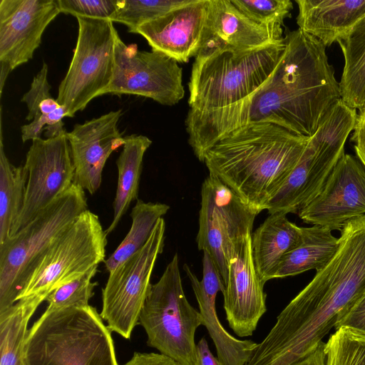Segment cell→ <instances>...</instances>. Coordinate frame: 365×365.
<instances>
[{
    "instance_id": "6da1fadb",
    "label": "cell",
    "mask_w": 365,
    "mask_h": 365,
    "mask_svg": "<svg viewBox=\"0 0 365 365\" xmlns=\"http://www.w3.org/2000/svg\"><path fill=\"white\" fill-rule=\"evenodd\" d=\"M284 49L269 77L250 100L205 113L197 122L202 144L211 148L233 131L267 122L311 137L341 98L326 46L301 29L284 37Z\"/></svg>"
},
{
    "instance_id": "7a4b0ae2",
    "label": "cell",
    "mask_w": 365,
    "mask_h": 365,
    "mask_svg": "<svg viewBox=\"0 0 365 365\" xmlns=\"http://www.w3.org/2000/svg\"><path fill=\"white\" fill-rule=\"evenodd\" d=\"M309 139L272 123H250L217 142L203 163L209 174L259 213L299 162Z\"/></svg>"
},
{
    "instance_id": "3957f363",
    "label": "cell",
    "mask_w": 365,
    "mask_h": 365,
    "mask_svg": "<svg viewBox=\"0 0 365 365\" xmlns=\"http://www.w3.org/2000/svg\"><path fill=\"white\" fill-rule=\"evenodd\" d=\"M110 331L89 304L47 308L27 331L24 365H118Z\"/></svg>"
},
{
    "instance_id": "277c9868",
    "label": "cell",
    "mask_w": 365,
    "mask_h": 365,
    "mask_svg": "<svg viewBox=\"0 0 365 365\" xmlns=\"http://www.w3.org/2000/svg\"><path fill=\"white\" fill-rule=\"evenodd\" d=\"M284 46V41L246 52L197 55L188 83L189 111L212 112L250 100L274 71Z\"/></svg>"
},
{
    "instance_id": "5b68a950",
    "label": "cell",
    "mask_w": 365,
    "mask_h": 365,
    "mask_svg": "<svg viewBox=\"0 0 365 365\" xmlns=\"http://www.w3.org/2000/svg\"><path fill=\"white\" fill-rule=\"evenodd\" d=\"M87 208L85 190L73 183L26 226L0 244V314L17 302L46 249Z\"/></svg>"
},
{
    "instance_id": "8992f818",
    "label": "cell",
    "mask_w": 365,
    "mask_h": 365,
    "mask_svg": "<svg viewBox=\"0 0 365 365\" xmlns=\"http://www.w3.org/2000/svg\"><path fill=\"white\" fill-rule=\"evenodd\" d=\"M107 235L86 210L69 224L36 262L19 300L45 301L61 285L105 262Z\"/></svg>"
},
{
    "instance_id": "52a82bcc",
    "label": "cell",
    "mask_w": 365,
    "mask_h": 365,
    "mask_svg": "<svg viewBox=\"0 0 365 365\" xmlns=\"http://www.w3.org/2000/svg\"><path fill=\"white\" fill-rule=\"evenodd\" d=\"M139 323L148 346L182 365H197L195 334L202 317L187 301L175 254L160 279L151 284Z\"/></svg>"
},
{
    "instance_id": "ba28073f",
    "label": "cell",
    "mask_w": 365,
    "mask_h": 365,
    "mask_svg": "<svg viewBox=\"0 0 365 365\" xmlns=\"http://www.w3.org/2000/svg\"><path fill=\"white\" fill-rule=\"evenodd\" d=\"M78 37L73 57L58 86V102L68 117L83 110L104 95L113 73L115 43L118 33L108 19L76 17Z\"/></svg>"
},
{
    "instance_id": "9c48e42d",
    "label": "cell",
    "mask_w": 365,
    "mask_h": 365,
    "mask_svg": "<svg viewBox=\"0 0 365 365\" xmlns=\"http://www.w3.org/2000/svg\"><path fill=\"white\" fill-rule=\"evenodd\" d=\"M165 232V222L162 217L145 245L109 272L102 290L100 315L110 331L125 339H130L139 321L155 264L163 251Z\"/></svg>"
},
{
    "instance_id": "30bf717a",
    "label": "cell",
    "mask_w": 365,
    "mask_h": 365,
    "mask_svg": "<svg viewBox=\"0 0 365 365\" xmlns=\"http://www.w3.org/2000/svg\"><path fill=\"white\" fill-rule=\"evenodd\" d=\"M258 214L217 177L209 174L205 179L196 242L198 250L211 257L224 284L230 253L237 241L252 234Z\"/></svg>"
},
{
    "instance_id": "8fae6325",
    "label": "cell",
    "mask_w": 365,
    "mask_h": 365,
    "mask_svg": "<svg viewBox=\"0 0 365 365\" xmlns=\"http://www.w3.org/2000/svg\"><path fill=\"white\" fill-rule=\"evenodd\" d=\"M132 94L174 106L185 95L182 70L174 58L158 51H140L125 43L118 35L115 43L114 68L105 94Z\"/></svg>"
},
{
    "instance_id": "7c38bea8",
    "label": "cell",
    "mask_w": 365,
    "mask_h": 365,
    "mask_svg": "<svg viewBox=\"0 0 365 365\" xmlns=\"http://www.w3.org/2000/svg\"><path fill=\"white\" fill-rule=\"evenodd\" d=\"M66 132L32 140L24 165L28 174L24 205L11 237L73 185L75 168Z\"/></svg>"
},
{
    "instance_id": "4fadbf2b",
    "label": "cell",
    "mask_w": 365,
    "mask_h": 365,
    "mask_svg": "<svg viewBox=\"0 0 365 365\" xmlns=\"http://www.w3.org/2000/svg\"><path fill=\"white\" fill-rule=\"evenodd\" d=\"M61 13L57 0L0 1V86L11 71L27 63L50 23Z\"/></svg>"
},
{
    "instance_id": "5bb4252c",
    "label": "cell",
    "mask_w": 365,
    "mask_h": 365,
    "mask_svg": "<svg viewBox=\"0 0 365 365\" xmlns=\"http://www.w3.org/2000/svg\"><path fill=\"white\" fill-rule=\"evenodd\" d=\"M297 215L305 223L340 232L365 215V168L358 158L344 154L318 195Z\"/></svg>"
},
{
    "instance_id": "9a60e30c",
    "label": "cell",
    "mask_w": 365,
    "mask_h": 365,
    "mask_svg": "<svg viewBox=\"0 0 365 365\" xmlns=\"http://www.w3.org/2000/svg\"><path fill=\"white\" fill-rule=\"evenodd\" d=\"M251 235L237 241L230 253L222 294L229 326L240 337L252 336L267 312L264 284L254 264Z\"/></svg>"
},
{
    "instance_id": "2e32d148",
    "label": "cell",
    "mask_w": 365,
    "mask_h": 365,
    "mask_svg": "<svg viewBox=\"0 0 365 365\" xmlns=\"http://www.w3.org/2000/svg\"><path fill=\"white\" fill-rule=\"evenodd\" d=\"M122 110H112L76 124L66 132L75 168L73 183L90 194L100 187L106 163L111 153L124 145L118 127Z\"/></svg>"
},
{
    "instance_id": "e0dca14e",
    "label": "cell",
    "mask_w": 365,
    "mask_h": 365,
    "mask_svg": "<svg viewBox=\"0 0 365 365\" xmlns=\"http://www.w3.org/2000/svg\"><path fill=\"white\" fill-rule=\"evenodd\" d=\"M284 41L282 28L253 21L230 0H207L197 55L223 50L246 52Z\"/></svg>"
},
{
    "instance_id": "ac0fdd59",
    "label": "cell",
    "mask_w": 365,
    "mask_h": 365,
    "mask_svg": "<svg viewBox=\"0 0 365 365\" xmlns=\"http://www.w3.org/2000/svg\"><path fill=\"white\" fill-rule=\"evenodd\" d=\"M207 0H188L165 14L140 26L142 36L152 50L178 62H188L199 52L207 14Z\"/></svg>"
},
{
    "instance_id": "d6986e66",
    "label": "cell",
    "mask_w": 365,
    "mask_h": 365,
    "mask_svg": "<svg viewBox=\"0 0 365 365\" xmlns=\"http://www.w3.org/2000/svg\"><path fill=\"white\" fill-rule=\"evenodd\" d=\"M202 277L197 278L191 268L183 264L195 296L204 325L216 348L218 360L223 365H245L252 356L258 344L232 336L222 327L217 317L215 300L218 292L222 294L225 284L218 269L207 252H202Z\"/></svg>"
},
{
    "instance_id": "ffe728a7",
    "label": "cell",
    "mask_w": 365,
    "mask_h": 365,
    "mask_svg": "<svg viewBox=\"0 0 365 365\" xmlns=\"http://www.w3.org/2000/svg\"><path fill=\"white\" fill-rule=\"evenodd\" d=\"M299 29L326 47L345 36L365 16V0H295Z\"/></svg>"
},
{
    "instance_id": "44dd1931",
    "label": "cell",
    "mask_w": 365,
    "mask_h": 365,
    "mask_svg": "<svg viewBox=\"0 0 365 365\" xmlns=\"http://www.w3.org/2000/svg\"><path fill=\"white\" fill-rule=\"evenodd\" d=\"M302 227L290 222L287 214H269L251 235L252 255L256 271L264 284L282 259L299 243Z\"/></svg>"
},
{
    "instance_id": "7402d4cb",
    "label": "cell",
    "mask_w": 365,
    "mask_h": 365,
    "mask_svg": "<svg viewBox=\"0 0 365 365\" xmlns=\"http://www.w3.org/2000/svg\"><path fill=\"white\" fill-rule=\"evenodd\" d=\"M48 71V65L43 62L34 77L30 89L21 98L28 108L26 120L30 121L21 127L23 143L41 138L43 131L46 138L66 132L63 118L68 117L67 112L50 93Z\"/></svg>"
},
{
    "instance_id": "603a6c76",
    "label": "cell",
    "mask_w": 365,
    "mask_h": 365,
    "mask_svg": "<svg viewBox=\"0 0 365 365\" xmlns=\"http://www.w3.org/2000/svg\"><path fill=\"white\" fill-rule=\"evenodd\" d=\"M331 232L319 225L302 227L299 243L282 259L271 279L294 276L310 269L318 271L324 267L339 246V238Z\"/></svg>"
},
{
    "instance_id": "cb8c5ba5",
    "label": "cell",
    "mask_w": 365,
    "mask_h": 365,
    "mask_svg": "<svg viewBox=\"0 0 365 365\" xmlns=\"http://www.w3.org/2000/svg\"><path fill=\"white\" fill-rule=\"evenodd\" d=\"M124 145L117 160L118 182L113 201V217L105 230L112 232L125 214L130 203L138 200L143 157L152 144L145 135L132 134L124 137Z\"/></svg>"
},
{
    "instance_id": "d4e9b609",
    "label": "cell",
    "mask_w": 365,
    "mask_h": 365,
    "mask_svg": "<svg viewBox=\"0 0 365 365\" xmlns=\"http://www.w3.org/2000/svg\"><path fill=\"white\" fill-rule=\"evenodd\" d=\"M337 43L344 58L339 82L341 100L361 110L365 106V16Z\"/></svg>"
},
{
    "instance_id": "484cf974",
    "label": "cell",
    "mask_w": 365,
    "mask_h": 365,
    "mask_svg": "<svg viewBox=\"0 0 365 365\" xmlns=\"http://www.w3.org/2000/svg\"><path fill=\"white\" fill-rule=\"evenodd\" d=\"M28 174L24 165L11 164L0 139V244L9 239L21 214Z\"/></svg>"
},
{
    "instance_id": "4316f807",
    "label": "cell",
    "mask_w": 365,
    "mask_h": 365,
    "mask_svg": "<svg viewBox=\"0 0 365 365\" xmlns=\"http://www.w3.org/2000/svg\"><path fill=\"white\" fill-rule=\"evenodd\" d=\"M169 209L170 206L164 203L137 200L130 213L132 224L129 232L104 262L108 273L145 245L157 222Z\"/></svg>"
},
{
    "instance_id": "83f0119b",
    "label": "cell",
    "mask_w": 365,
    "mask_h": 365,
    "mask_svg": "<svg viewBox=\"0 0 365 365\" xmlns=\"http://www.w3.org/2000/svg\"><path fill=\"white\" fill-rule=\"evenodd\" d=\"M40 304L36 300H19L0 314V365H24L28 323Z\"/></svg>"
},
{
    "instance_id": "f1b7e54d",
    "label": "cell",
    "mask_w": 365,
    "mask_h": 365,
    "mask_svg": "<svg viewBox=\"0 0 365 365\" xmlns=\"http://www.w3.org/2000/svg\"><path fill=\"white\" fill-rule=\"evenodd\" d=\"M188 0H116V9L110 20L127 26L135 34L141 25L187 3Z\"/></svg>"
},
{
    "instance_id": "f546056e",
    "label": "cell",
    "mask_w": 365,
    "mask_h": 365,
    "mask_svg": "<svg viewBox=\"0 0 365 365\" xmlns=\"http://www.w3.org/2000/svg\"><path fill=\"white\" fill-rule=\"evenodd\" d=\"M326 365H365V336L341 328L325 344Z\"/></svg>"
},
{
    "instance_id": "4dcf8cb0",
    "label": "cell",
    "mask_w": 365,
    "mask_h": 365,
    "mask_svg": "<svg viewBox=\"0 0 365 365\" xmlns=\"http://www.w3.org/2000/svg\"><path fill=\"white\" fill-rule=\"evenodd\" d=\"M98 272V267L90 269L83 274L61 285L46 298L48 309H58L71 307L88 305L89 299L93 295L97 282L92 279Z\"/></svg>"
},
{
    "instance_id": "1f68e13d",
    "label": "cell",
    "mask_w": 365,
    "mask_h": 365,
    "mask_svg": "<svg viewBox=\"0 0 365 365\" xmlns=\"http://www.w3.org/2000/svg\"><path fill=\"white\" fill-rule=\"evenodd\" d=\"M247 17L253 21L282 28L284 19L290 16L293 4L290 0H230Z\"/></svg>"
},
{
    "instance_id": "d6a6232c",
    "label": "cell",
    "mask_w": 365,
    "mask_h": 365,
    "mask_svg": "<svg viewBox=\"0 0 365 365\" xmlns=\"http://www.w3.org/2000/svg\"><path fill=\"white\" fill-rule=\"evenodd\" d=\"M61 13L75 17L110 19L116 9V0H57Z\"/></svg>"
},
{
    "instance_id": "836d02e7",
    "label": "cell",
    "mask_w": 365,
    "mask_h": 365,
    "mask_svg": "<svg viewBox=\"0 0 365 365\" xmlns=\"http://www.w3.org/2000/svg\"><path fill=\"white\" fill-rule=\"evenodd\" d=\"M334 328H346L365 336V290L338 316Z\"/></svg>"
},
{
    "instance_id": "e575fe53",
    "label": "cell",
    "mask_w": 365,
    "mask_h": 365,
    "mask_svg": "<svg viewBox=\"0 0 365 365\" xmlns=\"http://www.w3.org/2000/svg\"><path fill=\"white\" fill-rule=\"evenodd\" d=\"M351 140L354 144L356 157L365 168V106L356 115Z\"/></svg>"
},
{
    "instance_id": "d590c367",
    "label": "cell",
    "mask_w": 365,
    "mask_h": 365,
    "mask_svg": "<svg viewBox=\"0 0 365 365\" xmlns=\"http://www.w3.org/2000/svg\"><path fill=\"white\" fill-rule=\"evenodd\" d=\"M123 365H182L173 358L156 353L135 352L131 359Z\"/></svg>"
},
{
    "instance_id": "8d00e7d4",
    "label": "cell",
    "mask_w": 365,
    "mask_h": 365,
    "mask_svg": "<svg viewBox=\"0 0 365 365\" xmlns=\"http://www.w3.org/2000/svg\"><path fill=\"white\" fill-rule=\"evenodd\" d=\"M197 365H223L210 350L205 337L197 344Z\"/></svg>"
},
{
    "instance_id": "74e56055",
    "label": "cell",
    "mask_w": 365,
    "mask_h": 365,
    "mask_svg": "<svg viewBox=\"0 0 365 365\" xmlns=\"http://www.w3.org/2000/svg\"><path fill=\"white\" fill-rule=\"evenodd\" d=\"M325 343L320 342L316 349L306 356L291 365H326Z\"/></svg>"
}]
</instances>
